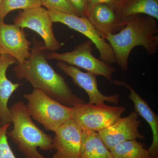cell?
<instances>
[{
  "label": "cell",
  "instance_id": "27",
  "mask_svg": "<svg viewBox=\"0 0 158 158\" xmlns=\"http://www.w3.org/2000/svg\"><path fill=\"white\" fill-rule=\"evenodd\" d=\"M1 1H2V0H0V3H1Z\"/></svg>",
  "mask_w": 158,
  "mask_h": 158
},
{
  "label": "cell",
  "instance_id": "10",
  "mask_svg": "<svg viewBox=\"0 0 158 158\" xmlns=\"http://www.w3.org/2000/svg\"><path fill=\"white\" fill-rule=\"evenodd\" d=\"M56 65L57 68L70 77L77 86L85 90L89 97V103L99 104L107 102L116 105L119 102L120 98L117 94L106 96L100 92L98 86L97 76L94 74L84 72L78 67L62 61H58Z\"/></svg>",
  "mask_w": 158,
  "mask_h": 158
},
{
  "label": "cell",
  "instance_id": "25",
  "mask_svg": "<svg viewBox=\"0 0 158 158\" xmlns=\"http://www.w3.org/2000/svg\"><path fill=\"white\" fill-rule=\"evenodd\" d=\"M2 125V122H1V119H0V126Z\"/></svg>",
  "mask_w": 158,
  "mask_h": 158
},
{
  "label": "cell",
  "instance_id": "9",
  "mask_svg": "<svg viewBox=\"0 0 158 158\" xmlns=\"http://www.w3.org/2000/svg\"><path fill=\"white\" fill-rule=\"evenodd\" d=\"M141 122L135 111L125 117H120L110 127L98 132L106 146L112 150L124 141L134 139L143 140L145 137L139 131Z\"/></svg>",
  "mask_w": 158,
  "mask_h": 158
},
{
  "label": "cell",
  "instance_id": "1",
  "mask_svg": "<svg viewBox=\"0 0 158 158\" xmlns=\"http://www.w3.org/2000/svg\"><path fill=\"white\" fill-rule=\"evenodd\" d=\"M42 43L34 39L31 56L22 63H17L14 67L15 76L19 80L25 79L34 89L41 90L60 103L74 107L85 103L73 93L65 81L49 65Z\"/></svg>",
  "mask_w": 158,
  "mask_h": 158
},
{
  "label": "cell",
  "instance_id": "5",
  "mask_svg": "<svg viewBox=\"0 0 158 158\" xmlns=\"http://www.w3.org/2000/svg\"><path fill=\"white\" fill-rule=\"evenodd\" d=\"M126 108L103 104L85 103L73 107L72 118L84 130L98 132L106 128L121 117Z\"/></svg>",
  "mask_w": 158,
  "mask_h": 158
},
{
  "label": "cell",
  "instance_id": "7",
  "mask_svg": "<svg viewBox=\"0 0 158 158\" xmlns=\"http://www.w3.org/2000/svg\"><path fill=\"white\" fill-rule=\"evenodd\" d=\"M48 10L53 23H61L85 35L93 42L98 50L100 59L110 65L116 63V57L112 47L87 18Z\"/></svg>",
  "mask_w": 158,
  "mask_h": 158
},
{
  "label": "cell",
  "instance_id": "8",
  "mask_svg": "<svg viewBox=\"0 0 158 158\" xmlns=\"http://www.w3.org/2000/svg\"><path fill=\"white\" fill-rule=\"evenodd\" d=\"M13 22L19 27L31 29L39 34L44 41V48L45 50L56 52L62 48L63 44L55 37L53 23L48 10L41 6L20 11L14 18Z\"/></svg>",
  "mask_w": 158,
  "mask_h": 158
},
{
  "label": "cell",
  "instance_id": "13",
  "mask_svg": "<svg viewBox=\"0 0 158 158\" xmlns=\"http://www.w3.org/2000/svg\"><path fill=\"white\" fill-rule=\"evenodd\" d=\"M86 18L105 38L119 32L126 25L114 10L105 4L95 5L87 11Z\"/></svg>",
  "mask_w": 158,
  "mask_h": 158
},
{
  "label": "cell",
  "instance_id": "24",
  "mask_svg": "<svg viewBox=\"0 0 158 158\" xmlns=\"http://www.w3.org/2000/svg\"><path fill=\"white\" fill-rule=\"evenodd\" d=\"M3 54L2 51V48H1V46H0V58L2 56V55Z\"/></svg>",
  "mask_w": 158,
  "mask_h": 158
},
{
  "label": "cell",
  "instance_id": "21",
  "mask_svg": "<svg viewBox=\"0 0 158 158\" xmlns=\"http://www.w3.org/2000/svg\"><path fill=\"white\" fill-rule=\"evenodd\" d=\"M10 124L0 126V158H16L8 141L7 133Z\"/></svg>",
  "mask_w": 158,
  "mask_h": 158
},
{
  "label": "cell",
  "instance_id": "3",
  "mask_svg": "<svg viewBox=\"0 0 158 158\" xmlns=\"http://www.w3.org/2000/svg\"><path fill=\"white\" fill-rule=\"evenodd\" d=\"M9 110L13 128L7 131V135L24 158H47L41 155L37 148L44 151L54 150L52 137L34 123L22 101L15 103Z\"/></svg>",
  "mask_w": 158,
  "mask_h": 158
},
{
  "label": "cell",
  "instance_id": "19",
  "mask_svg": "<svg viewBox=\"0 0 158 158\" xmlns=\"http://www.w3.org/2000/svg\"><path fill=\"white\" fill-rule=\"evenodd\" d=\"M41 6L40 0H2L0 3V22H4L6 15L14 10H24Z\"/></svg>",
  "mask_w": 158,
  "mask_h": 158
},
{
  "label": "cell",
  "instance_id": "12",
  "mask_svg": "<svg viewBox=\"0 0 158 158\" xmlns=\"http://www.w3.org/2000/svg\"><path fill=\"white\" fill-rule=\"evenodd\" d=\"M27 36L16 25L0 22V46L3 53L14 57L19 63H23L31 56V42Z\"/></svg>",
  "mask_w": 158,
  "mask_h": 158
},
{
  "label": "cell",
  "instance_id": "26",
  "mask_svg": "<svg viewBox=\"0 0 158 158\" xmlns=\"http://www.w3.org/2000/svg\"><path fill=\"white\" fill-rule=\"evenodd\" d=\"M125 1H126V0H122V5H123V3H124V2Z\"/></svg>",
  "mask_w": 158,
  "mask_h": 158
},
{
  "label": "cell",
  "instance_id": "22",
  "mask_svg": "<svg viewBox=\"0 0 158 158\" xmlns=\"http://www.w3.org/2000/svg\"><path fill=\"white\" fill-rule=\"evenodd\" d=\"M100 4H105L110 6L116 13L122 6V0H87L86 13L93 6Z\"/></svg>",
  "mask_w": 158,
  "mask_h": 158
},
{
  "label": "cell",
  "instance_id": "20",
  "mask_svg": "<svg viewBox=\"0 0 158 158\" xmlns=\"http://www.w3.org/2000/svg\"><path fill=\"white\" fill-rule=\"evenodd\" d=\"M42 6L48 10L59 11L62 13L77 15L69 0H40Z\"/></svg>",
  "mask_w": 158,
  "mask_h": 158
},
{
  "label": "cell",
  "instance_id": "4",
  "mask_svg": "<svg viewBox=\"0 0 158 158\" xmlns=\"http://www.w3.org/2000/svg\"><path fill=\"white\" fill-rule=\"evenodd\" d=\"M23 96L27 101L26 107L31 117L48 131L55 132L72 118L73 107L60 103L41 90L34 89Z\"/></svg>",
  "mask_w": 158,
  "mask_h": 158
},
{
  "label": "cell",
  "instance_id": "23",
  "mask_svg": "<svg viewBox=\"0 0 158 158\" xmlns=\"http://www.w3.org/2000/svg\"><path fill=\"white\" fill-rule=\"evenodd\" d=\"M69 1L79 16L86 17L87 0H69Z\"/></svg>",
  "mask_w": 158,
  "mask_h": 158
},
{
  "label": "cell",
  "instance_id": "11",
  "mask_svg": "<svg viewBox=\"0 0 158 158\" xmlns=\"http://www.w3.org/2000/svg\"><path fill=\"white\" fill-rule=\"evenodd\" d=\"M82 131L72 118L58 128L53 138L54 149L56 151L52 158H79Z\"/></svg>",
  "mask_w": 158,
  "mask_h": 158
},
{
  "label": "cell",
  "instance_id": "17",
  "mask_svg": "<svg viewBox=\"0 0 158 158\" xmlns=\"http://www.w3.org/2000/svg\"><path fill=\"white\" fill-rule=\"evenodd\" d=\"M123 20L137 14H145L158 19V0H126L116 13Z\"/></svg>",
  "mask_w": 158,
  "mask_h": 158
},
{
  "label": "cell",
  "instance_id": "14",
  "mask_svg": "<svg viewBox=\"0 0 158 158\" xmlns=\"http://www.w3.org/2000/svg\"><path fill=\"white\" fill-rule=\"evenodd\" d=\"M114 85L123 86L130 91L129 98L134 103L135 111L138 116H141L151 128L152 133V143L148 150L155 158H158V116L156 115L146 100L132 88L126 82L123 81H115Z\"/></svg>",
  "mask_w": 158,
  "mask_h": 158
},
{
  "label": "cell",
  "instance_id": "18",
  "mask_svg": "<svg viewBox=\"0 0 158 158\" xmlns=\"http://www.w3.org/2000/svg\"><path fill=\"white\" fill-rule=\"evenodd\" d=\"M111 152L113 158H155L137 139L122 142Z\"/></svg>",
  "mask_w": 158,
  "mask_h": 158
},
{
  "label": "cell",
  "instance_id": "15",
  "mask_svg": "<svg viewBox=\"0 0 158 158\" xmlns=\"http://www.w3.org/2000/svg\"><path fill=\"white\" fill-rule=\"evenodd\" d=\"M17 63L16 59L8 54H3L0 58V119L2 125L12 123L8 102L20 86L19 83H12L7 78L6 71L10 65Z\"/></svg>",
  "mask_w": 158,
  "mask_h": 158
},
{
  "label": "cell",
  "instance_id": "16",
  "mask_svg": "<svg viewBox=\"0 0 158 158\" xmlns=\"http://www.w3.org/2000/svg\"><path fill=\"white\" fill-rule=\"evenodd\" d=\"M79 158H113L98 132L84 130Z\"/></svg>",
  "mask_w": 158,
  "mask_h": 158
},
{
  "label": "cell",
  "instance_id": "2",
  "mask_svg": "<svg viewBox=\"0 0 158 158\" xmlns=\"http://www.w3.org/2000/svg\"><path fill=\"white\" fill-rule=\"evenodd\" d=\"M157 21L150 16L134 15L125 20V26L119 32L105 37L112 47L116 63L123 70H128L130 55L135 47H143L150 56L157 52Z\"/></svg>",
  "mask_w": 158,
  "mask_h": 158
},
{
  "label": "cell",
  "instance_id": "6",
  "mask_svg": "<svg viewBox=\"0 0 158 158\" xmlns=\"http://www.w3.org/2000/svg\"><path fill=\"white\" fill-rule=\"evenodd\" d=\"M94 44L88 40L77 46L73 51L64 53H58L56 52L46 54L47 59H54L65 62L87 70L95 75L101 76L113 83L112 75L116 69L110 64L96 58L92 54Z\"/></svg>",
  "mask_w": 158,
  "mask_h": 158
}]
</instances>
